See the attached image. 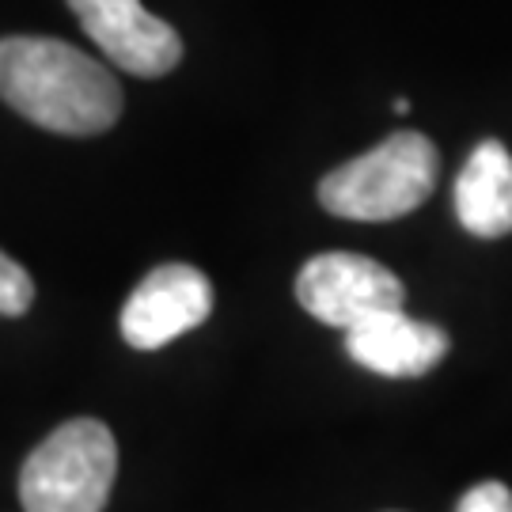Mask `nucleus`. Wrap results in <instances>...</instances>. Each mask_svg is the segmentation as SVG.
Here are the masks:
<instances>
[{
    "mask_svg": "<svg viewBox=\"0 0 512 512\" xmlns=\"http://www.w3.org/2000/svg\"><path fill=\"white\" fill-rule=\"evenodd\" d=\"M0 99L27 122L65 133H107L122 114L118 80L61 38H0Z\"/></svg>",
    "mask_w": 512,
    "mask_h": 512,
    "instance_id": "1",
    "label": "nucleus"
},
{
    "mask_svg": "<svg viewBox=\"0 0 512 512\" xmlns=\"http://www.w3.org/2000/svg\"><path fill=\"white\" fill-rule=\"evenodd\" d=\"M440 156L425 133H391L319 183L327 213L346 220H399L437 190Z\"/></svg>",
    "mask_w": 512,
    "mask_h": 512,
    "instance_id": "2",
    "label": "nucleus"
},
{
    "mask_svg": "<svg viewBox=\"0 0 512 512\" xmlns=\"http://www.w3.org/2000/svg\"><path fill=\"white\" fill-rule=\"evenodd\" d=\"M114 475V433L95 418H73L27 456L19 471V501L23 512H103Z\"/></svg>",
    "mask_w": 512,
    "mask_h": 512,
    "instance_id": "3",
    "label": "nucleus"
},
{
    "mask_svg": "<svg viewBox=\"0 0 512 512\" xmlns=\"http://www.w3.org/2000/svg\"><path fill=\"white\" fill-rule=\"evenodd\" d=\"M296 300L319 323L349 330L368 315L403 308L406 289L380 262L349 251H330L304 262L296 277Z\"/></svg>",
    "mask_w": 512,
    "mask_h": 512,
    "instance_id": "4",
    "label": "nucleus"
},
{
    "mask_svg": "<svg viewBox=\"0 0 512 512\" xmlns=\"http://www.w3.org/2000/svg\"><path fill=\"white\" fill-rule=\"evenodd\" d=\"M95 46L133 76H167L183 61V38L141 0H69Z\"/></svg>",
    "mask_w": 512,
    "mask_h": 512,
    "instance_id": "5",
    "label": "nucleus"
},
{
    "mask_svg": "<svg viewBox=\"0 0 512 512\" xmlns=\"http://www.w3.org/2000/svg\"><path fill=\"white\" fill-rule=\"evenodd\" d=\"M213 311V285L202 270L167 262L129 293L122 308V338L133 349H164L186 330L202 327Z\"/></svg>",
    "mask_w": 512,
    "mask_h": 512,
    "instance_id": "6",
    "label": "nucleus"
},
{
    "mask_svg": "<svg viewBox=\"0 0 512 512\" xmlns=\"http://www.w3.org/2000/svg\"><path fill=\"white\" fill-rule=\"evenodd\" d=\"M346 353L368 372L410 380L437 368L448 353V334L433 323L410 319L403 308L368 315L346 330Z\"/></svg>",
    "mask_w": 512,
    "mask_h": 512,
    "instance_id": "7",
    "label": "nucleus"
},
{
    "mask_svg": "<svg viewBox=\"0 0 512 512\" xmlns=\"http://www.w3.org/2000/svg\"><path fill=\"white\" fill-rule=\"evenodd\" d=\"M456 217L478 239L512 232V152L501 141H482L456 179Z\"/></svg>",
    "mask_w": 512,
    "mask_h": 512,
    "instance_id": "8",
    "label": "nucleus"
},
{
    "mask_svg": "<svg viewBox=\"0 0 512 512\" xmlns=\"http://www.w3.org/2000/svg\"><path fill=\"white\" fill-rule=\"evenodd\" d=\"M35 304V281L19 266L16 258H8L0 251V315H23Z\"/></svg>",
    "mask_w": 512,
    "mask_h": 512,
    "instance_id": "9",
    "label": "nucleus"
},
{
    "mask_svg": "<svg viewBox=\"0 0 512 512\" xmlns=\"http://www.w3.org/2000/svg\"><path fill=\"white\" fill-rule=\"evenodd\" d=\"M456 512H512V490L505 482H478L459 497Z\"/></svg>",
    "mask_w": 512,
    "mask_h": 512,
    "instance_id": "10",
    "label": "nucleus"
}]
</instances>
